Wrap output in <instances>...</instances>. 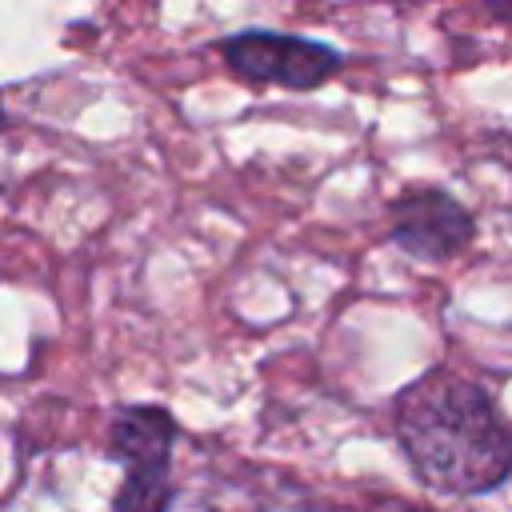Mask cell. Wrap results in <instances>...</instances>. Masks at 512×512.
Instances as JSON below:
<instances>
[{
  "label": "cell",
  "instance_id": "1",
  "mask_svg": "<svg viewBox=\"0 0 512 512\" xmlns=\"http://www.w3.org/2000/svg\"><path fill=\"white\" fill-rule=\"evenodd\" d=\"M392 428L416 480L444 496H488L512 480V424L456 368L436 364L404 384Z\"/></svg>",
  "mask_w": 512,
  "mask_h": 512
},
{
  "label": "cell",
  "instance_id": "2",
  "mask_svg": "<svg viewBox=\"0 0 512 512\" xmlns=\"http://www.w3.org/2000/svg\"><path fill=\"white\" fill-rule=\"evenodd\" d=\"M176 416L164 404H124L108 424V460L120 464L124 480L116 488L112 512H168L172 456H176Z\"/></svg>",
  "mask_w": 512,
  "mask_h": 512
},
{
  "label": "cell",
  "instance_id": "3",
  "mask_svg": "<svg viewBox=\"0 0 512 512\" xmlns=\"http://www.w3.org/2000/svg\"><path fill=\"white\" fill-rule=\"evenodd\" d=\"M216 52L232 76L284 92H312L344 68V52L336 44L276 28L228 32L224 40H216Z\"/></svg>",
  "mask_w": 512,
  "mask_h": 512
},
{
  "label": "cell",
  "instance_id": "4",
  "mask_svg": "<svg viewBox=\"0 0 512 512\" xmlns=\"http://www.w3.org/2000/svg\"><path fill=\"white\" fill-rule=\"evenodd\" d=\"M388 240L412 260L444 264L476 240V216L452 192L416 184L388 204Z\"/></svg>",
  "mask_w": 512,
  "mask_h": 512
},
{
  "label": "cell",
  "instance_id": "5",
  "mask_svg": "<svg viewBox=\"0 0 512 512\" xmlns=\"http://www.w3.org/2000/svg\"><path fill=\"white\" fill-rule=\"evenodd\" d=\"M488 12H492L500 24H512V0H492V4H488Z\"/></svg>",
  "mask_w": 512,
  "mask_h": 512
},
{
  "label": "cell",
  "instance_id": "6",
  "mask_svg": "<svg viewBox=\"0 0 512 512\" xmlns=\"http://www.w3.org/2000/svg\"><path fill=\"white\" fill-rule=\"evenodd\" d=\"M8 124H12V116H8V108H4V96H0V136L8 132Z\"/></svg>",
  "mask_w": 512,
  "mask_h": 512
},
{
  "label": "cell",
  "instance_id": "7",
  "mask_svg": "<svg viewBox=\"0 0 512 512\" xmlns=\"http://www.w3.org/2000/svg\"><path fill=\"white\" fill-rule=\"evenodd\" d=\"M404 512H428V508H404Z\"/></svg>",
  "mask_w": 512,
  "mask_h": 512
}]
</instances>
